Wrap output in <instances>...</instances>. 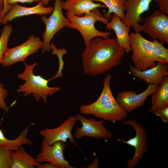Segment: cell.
<instances>
[{
	"label": "cell",
	"mask_w": 168,
	"mask_h": 168,
	"mask_svg": "<svg viewBox=\"0 0 168 168\" xmlns=\"http://www.w3.org/2000/svg\"><path fill=\"white\" fill-rule=\"evenodd\" d=\"M126 52L114 38H94L82 54L83 74L95 77L121 64Z\"/></svg>",
	"instance_id": "6da1fadb"
},
{
	"label": "cell",
	"mask_w": 168,
	"mask_h": 168,
	"mask_svg": "<svg viewBox=\"0 0 168 168\" xmlns=\"http://www.w3.org/2000/svg\"><path fill=\"white\" fill-rule=\"evenodd\" d=\"M129 39L135 69L145 70L156 66L155 62L168 63V49L156 39L150 41L140 32H133L129 35Z\"/></svg>",
	"instance_id": "7a4b0ae2"
},
{
	"label": "cell",
	"mask_w": 168,
	"mask_h": 168,
	"mask_svg": "<svg viewBox=\"0 0 168 168\" xmlns=\"http://www.w3.org/2000/svg\"><path fill=\"white\" fill-rule=\"evenodd\" d=\"M112 77L110 74L106 75L99 97L91 104L81 105L79 109L81 114L92 115L98 119L112 122L122 121L127 117V112L119 105L112 92L110 85Z\"/></svg>",
	"instance_id": "3957f363"
},
{
	"label": "cell",
	"mask_w": 168,
	"mask_h": 168,
	"mask_svg": "<svg viewBox=\"0 0 168 168\" xmlns=\"http://www.w3.org/2000/svg\"><path fill=\"white\" fill-rule=\"evenodd\" d=\"M24 63L25 69L22 73L18 74L17 77L24 81L25 82L19 86L17 92H22L24 96L32 94V96L36 101H39L41 98L46 103L47 96H52L59 91L60 88L57 86H49L48 83L49 79L47 80L40 75H35L34 74L33 70L37 65V63L29 65Z\"/></svg>",
	"instance_id": "277c9868"
},
{
	"label": "cell",
	"mask_w": 168,
	"mask_h": 168,
	"mask_svg": "<svg viewBox=\"0 0 168 168\" xmlns=\"http://www.w3.org/2000/svg\"><path fill=\"white\" fill-rule=\"evenodd\" d=\"M66 17L69 23L66 27L77 30L81 35L85 46L94 38L100 37L107 39L111 32L99 31L95 27L96 22L100 21L106 24L110 21L101 14L98 8H95L84 14L78 16L66 13Z\"/></svg>",
	"instance_id": "5b68a950"
},
{
	"label": "cell",
	"mask_w": 168,
	"mask_h": 168,
	"mask_svg": "<svg viewBox=\"0 0 168 168\" xmlns=\"http://www.w3.org/2000/svg\"><path fill=\"white\" fill-rule=\"evenodd\" d=\"M61 0H55L53 10L49 18L45 15L42 16L41 19L45 25V30L42 35L43 44L41 49V52H49L51 50L50 42L54 35L61 29L66 27L69 23L68 18L63 15Z\"/></svg>",
	"instance_id": "8992f818"
},
{
	"label": "cell",
	"mask_w": 168,
	"mask_h": 168,
	"mask_svg": "<svg viewBox=\"0 0 168 168\" xmlns=\"http://www.w3.org/2000/svg\"><path fill=\"white\" fill-rule=\"evenodd\" d=\"M124 124L130 125L133 127L135 131V136L127 140L119 139L123 144H126L134 147L135 152L133 157L127 160L126 165L128 168H133L144 157L147 152V137L145 130L142 124L135 119H128L121 123Z\"/></svg>",
	"instance_id": "52a82bcc"
},
{
	"label": "cell",
	"mask_w": 168,
	"mask_h": 168,
	"mask_svg": "<svg viewBox=\"0 0 168 168\" xmlns=\"http://www.w3.org/2000/svg\"><path fill=\"white\" fill-rule=\"evenodd\" d=\"M140 26L141 32H143L153 39L159 40L163 45L168 44V16L159 11L144 19Z\"/></svg>",
	"instance_id": "ba28073f"
},
{
	"label": "cell",
	"mask_w": 168,
	"mask_h": 168,
	"mask_svg": "<svg viewBox=\"0 0 168 168\" xmlns=\"http://www.w3.org/2000/svg\"><path fill=\"white\" fill-rule=\"evenodd\" d=\"M43 44L39 37L31 35L25 42L14 48H8L4 56L2 64L8 67L17 62H25L26 58L41 49Z\"/></svg>",
	"instance_id": "9c48e42d"
},
{
	"label": "cell",
	"mask_w": 168,
	"mask_h": 168,
	"mask_svg": "<svg viewBox=\"0 0 168 168\" xmlns=\"http://www.w3.org/2000/svg\"><path fill=\"white\" fill-rule=\"evenodd\" d=\"M75 117L77 120L80 121L82 125L81 128H76L73 134L75 138L79 139L86 136L96 139L107 140L111 138L112 133L104 126L103 123L104 120L98 121L92 118H86L80 114H76Z\"/></svg>",
	"instance_id": "30bf717a"
},
{
	"label": "cell",
	"mask_w": 168,
	"mask_h": 168,
	"mask_svg": "<svg viewBox=\"0 0 168 168\" xmlns=\"http://www.w3.org/2000/svg\"><path fill=\"white\" fill-rule=\"evenodd\" d=\"M77 121L75 116H70L57 127L41 130L39 133L44 138L41 144L51 145L57 141H61L66 143L68 139L70 143L78 146L72 133Z\"/></svg>",
	"instance_id": "8fae6325"
},
{
	"label": "cell",
	"mask_w": 168,
	"mask_h": 168,
	"mask_svg": "<svg viewBox=\"0 0 168 168\" xmlns=\"http://www.w3.org/2000/svg\"><path fill=\"white\" fill-rule=\"evenodd\" d=\"M159 87L158 85L149 84L143 92L139 94L134 91H122L118 94L115 99L124 110L131 112L142 106L147 98L156 91Z\"/></svg>",
	"instance_id": "7c38bea8"
},
{
	"label": "cell",
	"mask_w": 168,
	"mask_h": 168,
	"mask_svg": "<svg viewBox=\"0 0 168 168\" xmlns=\"http://www.w3.org/2000/svg\"><path fill=\"white\" fill-rule=\"evenodd\" d=\"M65 146V143L61 141H56L51 145L41 144V151L36 159L40 163L48 162L53 163L58 168H74L64 157Z\"/></svg>",
	"instance_id": "4fadbf2b"
},
{
	"label": "cell",
	"mask_w": 168,
	"mask_h": 168,
	"mask_svg": "<svg viewBox=\"0 0 168 168\" xmlns=\"http://www.w3.org/2000/svg\"><path fill=\"white\" fill-rule=\"evenodd\" d=\"M153 1L156 0H126L123 22L126 26H132L135 32H141L140 23L144 19L141 15L149 10L150 5Z\"/></svg>",
	"instance_id": "5bb4252c"
},
{
	"label": "cell",
	"mask_w": 168,
	"mask_h": 168,
	"mask_svg": "<svg viewBox=\"0 0 168 168\" xmlns=\"http://www.w3.org/2000/svg\"><path fill=\"white\" fill-rule=\"evenodd\" d=\"M129 71L133 76L146 83L160 86L164 77L168 75V63L157 62L154 67L145 70L137 69L130 65Z\"/></svg>",
	"instance_id": "9a60e30c"
},
{
	"label": "cell",
	"mask_w": 168,
	"mask_h": 168,
	"mask_svg": "<svg viewBox=\"0 0 168 168\" xmlns=\"http://www.w3.org/2000/svg\"><path fill=\"white\" fill-rule=\"evenodd\" d=\"M53 9L52 6H44L41 2H38L37 5L31 7L22 6L15 3L12 4L9 11L4 16L1 23L5 24L16 18L29 15L39 14L43 16L51 14Z\"/></svg>",
	"instance_id": "2e32d148"
},
{
	"label": "cell",
	"mask_w": 168,
	"mask_h": 168,
	"mask_svg": "<svg viewBox=\"0 0 168 168\" xmlns=\"http://www.w3.org/2000/svg\"><path fill=\"white\" fill-rule=\"evenodd\" d=\"M111 20L106 24V28L110 31L113 30L116 37V41L119 46L128 53L132 49L130 46L129 32L130 26H126L117 14L113 13Z\"/></svg>",
	"instance_id": "e0dca14e"
},
{
	"label": "cell",
	"mask_w": 168,
	"mask_h": 168,
	"mask_svg": "<svg viewBox=\"0 0 168 168\" xmlns=\"http://www.w3.org/2000/svg\"><path fill=\"white\" fill-rule=\"evenodd\" d=\"M61 4L63 9L66 13L81 16L92 10L98 7L106 8L104 4L94 2L92 0H62Z\"/></svg>",
	"instance_id": "ac0fdd59"
},
{
	"label": "cell",
	"mask_w": 168,
	"mask_h": 168,
	"mask_svg": "<svg viewBox=\"0 0 168 168\" xmlns=\"http://www.w3.org/2000/svg\"><path fill=\"white\" fill-rule=\"evenodd\" d=\"M10 156L11 168H33L41 164L26 152L23 145L16 150L11 151Z\"/></svg>",
	"instance_id": "d6986e66"
},
{
	"label": "cell",
	"mask_w": 168,
	"mask_h": 168,
	"mask_svg": "<svg viewBox=\"0 0 168 168\" xmlns=\"http://www.w3.org/2000/svg\"><path fill=\"white\" fill-rule=\"evenodd\" d=\"M151 106L149 113L168 105V77H164L158 90L152 95Z\"/></svg>",
	"instance_id": "ffe728a7"
},
{
	"label": "cell",
	"mask_w": 168,
	"mask_h": 168,
	"mask_svg": "<svg viewBox=\"0 0 168 168\" xmlns=\"http://www.w3.org/2000/svg\"><path fill=\"white\" fill-rule=\"evenodd\" d=\"M28 128L29 126L26 127L21 132L17 138L13 140L7 138L0 128V147L11 151H15L24 144L34 145L33 142L27 137L29 131Z\"/></svg>",
	"instance_id": "44dd1931"
},
{
	"label": "cell",
	"mask_w": 168,
	"mask_h": 168,
	"mask_svg": "<svg viewBox=\"0 0 168 168\" xmlns=\"http://www.w3.org/2000/svg\"><path fill=\"white\" fill-rule=\"evenodd\" d=\"M126 0H92L94 2H99L103 3L108 10L104 13V17L107 19L111 18V13H114L118 15L123 21L125 17V5Z\"/></svg>",
	"instance_id": "7402d4cb"
},
{
	"label": "cell",
	"mask_w": 168,
	"mask_h": 168,
	"mask_svg": "<svg viewBox=\"0 0 168 168\" xmlns=\"http://www.w3.org/2000/svg\"><path fill=\"white\" fill-rule=\"evenodd\" d=\"M12 28L10 25H7L3 28L0 36V64H2L3 57L7 50L8 43Z\"/></svg>",
	"instance_id": "603a6c76"
},
{
	"label": "cell",
	"mask_w": 168,
	"mask_h": 168,
	"mask_svg": "<svg viewBox=\"0 0 168 168\" xmlns=\"http://www.w3.org/2000/svg\"><path fill=\"white\" fill-rule=\"evenodd\" d=\"M50 46L51 49L53 50L52 54H55L57 55L58 58L59 64L58 72L54 77L51 79H52L62 76V70L64 65V62L63 60L62 57L63 55L67 53V51L65 49H58L53 42H52L51 44H50Z\"/></svg>",
	"instance_id": "cb8c5ba5"
},
{
	"label": "cell",
	"mask_w": 168,
	"mask_h": 168,
	"mask_svg": "<svg viewBox=\"0 0 168 168\" xmlns=\"http://www.w3.org/2000/svg\"><path fill=\"white\" fill-rule=\"evenodd\" d=\"M11 150L0 147V168H11Z\"/></svg>",
	"instance_id": "d4e9b609"
},
{
	"label": "cell",
	"mask_w": 168,
	"mask_h": 168,
	"mask_svg": "<svg viewBox=\"0 0 168 168\" xmlns=\"http://www.w3.org/2000/svg\"><path fill=\"white\" fill-rule=\"evenodd\" d=\"M4 85L2 83H0V109L4 110L8 109L7 105L5 101L8 92L7 91L3 88Z\"/></svg>",
	"instance_id": "484cf974"
},
{
	"label": "cell",
	"mask_w": 168,
	"mask_h": 168,
	"mask_svg": "<svg viewBox=\"0 0 168 168\" xmlns=\"http://www.w3.org/2000/svg\"><path fill=\"white\" fill-rule=\"evenodd\" d=\"M152 113L161 117L163 122L168 123V105L155 111Z\"/></svg>",
	"instance_id": "4316f807"
},
{
	"label": "cell",
	"mask_w": 168,
	"mask_h": 168,
	"mask_svg": "<svg viewBox=\"0 0 168 168\" xmlns=\"http://www.w3.org/2000/svg\"><path fill=\"white\" fill-rule=\"evenodd\" d=\"M158 4L159 11L168 16V0H156Z\"/></svg>",
	"instance_id": "83f0119b"
},
{
	"label": "cell",
	"mask_w": 168,
	"mask_h": 168,
	"mask_svg": "<svg viewBox=\"0 0 168 168\" xmlns=\"http://www.w3.org/2000/svg\"><path fill=\"white\" fill-rule=\"evenodd\" d=\"M3 6L1 16L0 17V23H1L2 20L4 16L8 12L12 5L8 4L6 2V0H3Z\"/></svg>",
	"instance_id": "f1b7e54d"
},
{
	"label": "cell",
	"mask_w": 168,
	"mask_h": 168,
	"mask_svg": "<svg viewBox=\"0 0 168 168\" xmlns=\"http://www.w3.org/2000/svg\"><path fill=\"white\" fill-rule=\"evenodd\" d=\"M39 0H6L8 4L12 5L17 2H21L22 3H32L34 2H38Z\"/></svg>",
	"instance_id": "f546056e"
},
{
	"label": "cell",
	"mask_w": 168,
	"mask_h": 168,
	"mask_svg": "<svg viewBox=\"0 0 168 168\" xmlns=\"http://www.w3.org/2000/svg\"><path fill=\"white\" fill-rule=\"evenodd\" d=\"M37 168H58L53 163L49 162L40 165L37 167Z\"/></svg>",
	"instance_id": "4dcf8cb0"
},
{
	"label": "cell",
	"mask_w": 168,
	"mask_h": 168,
	"mask_svg": "<svg viewBox=\"0 0 168 168\" xmlns=\"http://www.w3.org/2000/svg\"><path fill=\"white\" fill-rule=\"evenodd\" d=\"M99 159L97 158H95L93 163L90 165L87 166L86 168H98L99 165Z\"/></svg>",
	"instance_id": "1f68e13d"
},
{
	"label": "cell",
	"mask_w": 168,
	"mask_h": 168,
	"mask_svg": "<svg viewBox=\"0 0 168 168\" xmlns=\"http://www.w3.org/2000/svg\"><path fill=\"white\" fill-rule=\"evenodd\" d=\"M50 0H39L38 2H41L44 6H47L48 5Z\"/></svg>",
	"instance_id": "d6a6232c"
},
{
	"label": "cell",
	"mask_w": 168,
	"mask_h": 168,
	"mask_svg": "<svg viewBox=\"0 0 168 168\" xmlns=\"http://www.w3.org/2000/svg\"><path fill=\"white\" fill-rule=\"evenodd\" d=\"M3 7L0 6V17L1 16L2 9H3Z\"/></svg>",
	"instance_id": "836d02e7"
},
{
	"label": "cell",
	"mask_w": 168,
	"mask_h": 168,
	"mask_svg": "<svg viewBox=\"0 0 168 168\" xmlns=\"http://www.w3.org/2000/svg\"><path fill=\"white\" fill-rule=\"evenodd\" d=\"M0 6L3 7V0H0Z\"/></svg>",
	"instance_id": "e575fe53"
}]
</instances>
